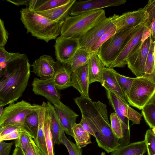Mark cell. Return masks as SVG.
Returning a JSON list of instances; mask_svg holds the SVG:
<instances>
[{"mask_svg": "<svg viewBox=\"0 0 155 155\" xmlns=\"http://www.w3.org/2000/svg\"><path fill=\"white\" fill-rule=\"evenodd\" d=\"M32 139V137L28 133L22 132L19 137L15 140V147L20 148L25 154Z\"/></svg>", "mask_w": 155, "mask_h": 155, "instance_id": "cell-40", "label": "cell"}, {"mask_svg": "<svg viewBox=\"0 0 155 155\" xmlns=\"http://www.w3.org/2000/svg\"><path fill=\"white\" fill-rule=\"evenodd\" d=\"M91 54L88 50L79 48L71 60L67 64L70 66L72 72L87 64Z\"/></svg>", "mask_w": 155, "mask_h": 155, "instance_id": "cell-25", "label": "cell"}, {"mask_svg": "<svg viewBox=\"0 0 155 155\" xmlns=\"http://www.w3.org/2000/svg\"><path fill=\"white\" fill-rule=\"evenodd\" d=\"M20 53H10L7 51L5 47H0V71L4 69L8 63L13 58L18 55Z\"/></svg>", "mask_w": 155, "mask_h": 155, "instance_id": "cell-41", "label": "cell"}, {"mask_svg": "<svg viewBox=\"0 0 155 155\" xmlns=\"http://www.w3.org/2000/svg\"><path fill=\"white\" fill-rule=\"evenodd\" d=\"M106 94L110 104L121 122L123 131H126L129 130L130 129L129 120L122 113L119 107L117 97L107 90Z\"/></svg>", "mask_w": 155, "mask_h": 155, "instance_id": "cell-26", "label": "cell"}, {"mask_svg": "<svg viewBox=\"0 0 155 155\" xmlns=\"http://www.w3.org/2000/svg\"><path fill=\"white\" fill-rule=\"evenodd\" d=\"M56 65V61L52 57L47 55L41 56L31 65L33 67L32 72L43 79L53 78Z\"/></svg>", "mask_w": 155, "mask_h": 155, "instance_id": "cell-15", "label": "cell"}, {"mask_svg": "<svg viewBox=\"0 0 155 155\" xmlns=\"http://www.w3.org/2000/svg\"><path fill=\"white\" fill-rule=\"evenodd\" d=\"M6 1L17 6L25 5L28 6L29 5L30 0H6Z\"/></svg>", "mask_w": 155, "mask_h": 155, "instance_id": "cell-47", "label": "cell"}, {"mask_svg": "<svg viewBox=\"0 0 155 155\" xmlns=\"http://www.w3.org/2000/svg\"><path fill=\"white\" fill-rule=\"evenodd\" d=\"M13 142L6 143L4 141H0V155H9Z\"/></svg>", "mask_w": 155, "mask_h": 155, "instance_id": "cell-44", "label": "cell"}, {"mask_svg": "<svg viewBox=\"0 0 155 155\" xmlns=\"http://www.w3.org/2000/svg\"><path fill=\"white\" fill-rule=\"evenodd\" d=\"M79 39L61 35L55 40V54L57 61L68 64L79 48Z\"/></svg>", "mask_w": 155, "mask_h": 155, "instance_id": "cell-9", "label": "cell"}, {"mask_svg": "<svg viewBox=\"0 0 155 155\" xmlns=\"http://www.w3.org/2000/svg\"><path fill=\"white\" fill-rule=\"evenodd\" d=\"M148 16V13L144 8L118 15L114 21L116 33L142 25Z\"/></svg>", "mask_w": 155, "mask_h": 155, "instance_id": "cell-11", "label": "cell"}, {"mask_svg": "<svg viewBox=\"0 0 155 155\" xmlns=\"http://www.w3.org/2000/svg\"><path fill=\"white\" fill-rule=\"evenodd\" d=\"M40 109L29 114L25 120L26 126L33 134L34 141L37 136L39 122L38 112Z\"/></svg>", "mask_w": 155, "mask_h": 155, "instance_id": "cell-32", "label": "cell"}, {"mask_svg": "<svg viewBox=\"0 0 155 155\" xmlns=\"http://www.w3.org/2000/svg\"><path fill=\"white\" fill-rule=\"evenodd\" d=\"M9 33L6 30L4 25V22L0 19V47H5L7 42Z\"/></svg>", "mask_w": 155, "mask_h": 155, "instance_id": "cell-43", "label": "cell"}, {"mask_svg": "<svg viewBox=\"0 0 155 155\" xmlns=\"http://www.w3.org/2000/svg\"><path fill=\"white\" fill-rule=\"evenodd\" d=\"M41 107V105L31 104L24 100L10 104L4 109L0 115V127L18 125L30 130L26 124L25 119L29 114Z\"/></svg>", "mask_w": 155, "mask_h": 155, "instance_id": "cell-7", "label": "cell"}, {"mask_svg": "<svg viewBox=\"0 0 155 155\" xmlns=\"http://www.w3.org/2000/svg\"><path fill=\"white\" fill-rule=\"evenodd\" d=\"M151 129L154 134H155V128H153Z\"/></svg>", "mask_w": 155, "mask_h": 155, "instance_id": "cell-51", "label": "cell"}, {"mask_svg": "<svg viewBox=\"0 0 155 155\" xmlns=\"http://www.w3.org/2000/svg\"><path fill=\"white\" fill-rule=\"evenodd\" d=\"M144 140L147 147V155L155 154V134L151 129L146 131Z\"/></svg>", "mask_w": 155, "mask_h": 155, "instance_id": "cell-39", "label": "cell"}, {"mask_svg": "<svg viewBox=\"0 0 155 155\" xmlns=\"http://www.w3.org/2000/svg\"><path fill=\"white\" fill-rule=\"evenodd\" d=\"M87 117L96 126L94 137L99 147L107 153H111L120 146L119 139L110 124L106 104L99 101L96 102L95 106Z\"/></svg>", "mask_w": 155, "mask_h": 155, "instance_id": "cell-3", "label": "cell"}, {"mask_svg": "<svg viewBox=\"0 0 155 155\" xmlns=\"http://www.w3.org/2000/svg\"><path fill=\"white\" fill-rule=\"evenodd\" d=\"M141 25L116 33L102 45L97 54L106 67L114 62L128 38Z\"/></svg>", "mask_w": 155, "mask_h": 155, "instance_id": "cell-6", "label": "cell"}, {"mask_svg": "<svg viewBox=\"0 0 155 155\" xmlns=\"http://www.w3.org/2000/svg\"><path fill=\"white\" fill-rule=\"evenodd\" d=\"M106 18L105 11L102 9L69 16L64 21L61 35L80 40Z\"/></svg>", "mask_w": 155, "mask_h": 155, "instance_id": "cell-4", "label": "cell"}, {"mask_svg": "<svg viewBox=\"0 0 155 155\" xmlns=\"http://www.w3.org/2000/svg\"><path fill=\"white\" fill-rule=\"evenodd\" d=\"M55 71L53 77L56 88L62 90L71 86L72 72L68 64L56 61Z\"/></svg>", "mask_w": 155, "mask_h": 155, "instance_id": "cell-19", "label": "cell"}, {"mask_svg": "<svg viewBox=\"0 0 155 155\" xmlns=\"http://www.w3.org/2000/svg\"><path fill=\"white\" fill-rule=\"evenodd\" d=\"M105 67L98 56L91 54L88 63V74L90 84L100 82L102 71Z\"/></svg>", "mask_w": 155, "mask_h": 155, "instance_id": "cell-23", "label": "cell"}, {"mask_svg": "<svg viewBox=\"0 0 155 155\" xmlns=\"http://www.w3.org/2000/svg\"><path fill=\"white\" fill-rule=\"evenodd\" d=\"M31 85L35 94L45 97L53 105H58L61 102L60 94L53 78L43 79L35 78Z\"/></svg>", "mask_w": 155, "mask_h": 155, "instance_id": "cell-12", "label": "cell"}, {"mask_svg": "<svg viewBox=\"0 0 155 155\" xmlns=\"http://www.w3.org/2000/svg\"><path fill=\"white\" fill-rule=\"evenodd\" d=\"M116 33V28L114 25L101 37L91 47L89 50L90 53L97 54L102 45Z\"/></svg>", "mask_w": 155, "mask_h": 155, "instance_id": "cell-35", "label": "cell"}, {"mask_svg": "<svg viewBox=\"0 0 155 155\" xmlns=\"http://www.w3.org/2000/svg\"><path fill=\"white\" fill-rule=\"evenodd\" d=\"M153 72H154V74H155V64L154 69V71H153Z\"/></svg>", "mask_w": 155, "mask_h": 155, "instance_id": "cell-52", "label": "cell"}, {"mask_svg": "<svg viewBox=\"0 0 155 155\" xmlns=\"http://www.w3.org/2000/svg\"><path fill=\"white\" fill-rule=\"evenodd\" d=\"M149 101L152 103L155 107V90Z\"/></svg>", "mask_w": 155, "mask_h": 155, "instance_id": "cell-50", "label": "cell"}, {"mask_svg": "<svg viewBox=\"0 0 155 155\" xmlns=\"http://www.w3.org/2000/svg\"><path fill=\"white\" fill-rule=\"evenodd\" d=\"M34 145L37 155H45L38 147L34 140Z\"/></svg>", "mask_w": 155, "mask_h": 155, "instance_id": "cell-49", "label": "cell"}, {"mask_svg": "<svg viewBox=\"0 0 155 155\" xmlns=\"http://www.w3.org/2000/svg\"><path fill=\"white\" fill-rule=\"evenodd\" d=\"M16 131L28 133L32 137L33 139V134L30 130L24 126L18 125H7L0 127V137Z\"/></svg>", "mask_w": 155, "mask_h": 155, "instance_id": "cell-38", "label": "cell"}, {"mask_svg": "<svg viewBox=\"0 0 155 155\" xmlns=\"http://www.w3.org/2000/svg\"><path fill=\"white\" fill-rule=\"evenodd\" d=\"M145 27L144 23L129 37L116 59L109 68L123 67L127 64V58L141 42Z\"/></svg>", "mask_w": 155, "mask_h": 155, "instance_id": "cell-14", "label": "cell"}, {"mask_svg": "<svg viewBox=\"0 0 155 155\" xmlns=\"http://www.w3.org/2000/svg\"><path fill=\"white\" fill-rule=\"evenodd\" d=\"M142 114L151 129L155 128V107L149 101L142 109Z\"/></svg>", "mask_w": 155, "mask_h": 155, "instance_id": "cell-33", "label": "cell"}, {"mask_svg": "<svg viewBox=\"0 0 155 155\" xmlns=\"http://www.w3.org/2000/svg\"><path fill=\"white\" fill-rule=\"evenodd\" d=\"M12 155H25L21 149L19 147H15Z\"/></svg>", "mask_w": 155, "mask_h": 155, "instance_id": "cell-48", "label": "cell"}, {"mask_svg": "<svg viewBox=\"0 0 155 155\" xmlns=\"http://www.w3.org/2000/svg\"><path fill=\"white\" fill-rule=\"evenodd\" d=\"M115 75L125 96L129 91L134 78H129L121 75L116 71L115 72Z\"/></svg>", "mask_w": 155, "mask_h": 155, "instance_id": "cell-37", "label": "cell"}, {"mask_svg": "<svg viewBox=\"0 0 155 155\" xmlns=\"http://www.w3.org/2000/svg\"><path fill=\"white\" fill-rule=\"evenodd\" d=\"M22 132L16 131L10 133L0 137V141L17 139L19 137Z\"/></svg>", "mask_w": 155, "mask_h": 155, "instance_id": "cell-45", "label": "cell"}, {"mask_svg": "<svg viewBox=\"0 0 155 155\" xmlns=\"http://www.w3.org/2000/svg\"><path fill=\"white\" fill-rule=\"evenodd\" d=\"M120 110L124 115L129 120H131L133 124L140 123L142 115L135 110L131 108L127 102H125L117 97Z\"/></svg>", "mask_w": 155, "mask_h": 155, "instance_id": "cell-28", "label": "cell"}, {"mask_svg": "<svg viewBox=\"0 0 155 155\" xmlns=\"http://www.w3.org/2000/svg\"><path fill=\"white\" fill-rule=\"evenodd\" d=\"M154 44V41L152 38L145 63V75L151 74L154 71L155 64Z\"/></svg>", "mask_w": 155, "mask_h": 155, "instance_id": "cell-34", "label": "cell"}, {"mask_svg": "<svg viewBox=\"0 0 155 155\" xmlns=\"http://www.w3.org/2000/svg\"><path fill=\"white\" fill-rule=\"evenodd\" d=\"M47 103L48 106L50 129L54 146L55 144L62 143V135L64 131L53 105L49 101Z\"/></svg>", "mask_w": 155, "mask_h": 155, "instance_id": "cell-20", "label": "cell"}, {"mask_svg": "<svg viewBox=\"0 0 155 155\" xmlns=\"http://www.w3.org/2000/svg\"><path fill=\"white\" fill-rule=\"evenodd\" d=\"M89 85L88 63L72 72L71 86L77 89L81 96L89 97Z\"/></svg>", "mask_w": 155, "mask_h": 155, "instance_id": "cell-18", "label": "cell"}, {"mask_svg": "<svg viewBox=\"0 0 155 155\" xmlns=\"http://www.w3.org/2000/svg\"><path fill=\"white\" fill-rule=\"evenodd\" d=\"M76 0H70L67 4L52 9L36 12L38 14L55 21H64L70 15L71 9Z\"/></svg>", "mask_w": 155, "mask_h": 155, "instance_id": "cell-21", "label": "cell"}, {"mask_svg": "<svg viewBox=\"0 0 155 155\" xmlns=\"http://www.w3.org/2000/svg\"><path fill=\"white\" fill-rule=\"evenodd\" d=\"M147 151L145 140L119 146L111 155H143Z\"/></svg>", "mask_w": 155, "mask_h": 155, "instance_id": "cell-24", "label": "cell"}, {"mask_svg": "<svg viewBox=\"0 0 155 155\" xmlns=\"http://www.w3.org/2000/svg\"><path fill=\"white\" fill-rule=\"evenodd\" d=\"M118 15L114 14L111 16L106 17L93 28L79 40V48H85L89 51L92 45L101 37L115 25L114 21Z\"/></svg>", "mask_w": 155, "mask_h": 155, "instance_id": "cell-10", "label": "cell"}, {"mask_svg": "<svg viewBox=\"0 0 155 155\" xmlns=\"http://www.w3.org/2000/svg\"><path fill=\"white\" fill-rule=\"evenodd\" d=\"M126 0H87L76 1L71 9L70 15L74 16L102 8L124 4Z\"/></svg>", "mask_w": 155, "mask_h": 155, "instance_id": "cell-13", "label": "cell"}, {"mask_svg": "<svg viewBox=\"0 0 155 155\" xmlns=\"http://www.w3.org/2000/svg\"><path fill=\"white\" fill-rule=\"evenodd\" d=\"M155 44H154V52L155 53V40L154 41Z\"/></svg>", "mask_w": 155, "mask_h": 155, "instance_id": "cell-53", "label": "cell"}, {"mask_svg": "<svg viewBox=\"0 0 155 155\" xmlns=\"http://www.w3.org/2000/svg\"><path fill=\"white\" fill-rule=\"evenodd\" d=\"M153 155H155V154H153Z\"/></svg>", "mask_w": 155, "mask_h": 155, "instance_id": "cell-54", "label": "cell"}, {"mask_svg": "<svg viewBox=\"0 0 155 155\" xmlns=\"http://www.w3.org/2000/svg\"><path fill=\"white\" fill-rule=\"evenodd\" d=\"M45 142L48 155H54L52 136L50 129V118L48 106L45 113L44 124Z\"/></svg>", "mask_w": 155, "mask_h": 155, "instance_id": "cell-31", "label": "cell"}, {"mask_svg": "<svg viewBox=\"0 0 155 155\" xmlns=\"http://www.w3.org/2000/svg\"><path fill=\"white\" fill-rule=\"evenodd\" d=\"M64 132L62 134L61 143L68 150L69 155H82L81 148L78 147L76 144L74 143L66 137Z\"/></svg>", "mask_w": 155, "mask_h": 155, "instance_id": "cell-42", "label": "cell"}, {"mask_svg": "<svg viewBox=\"0 0 155 155\" xmlns=\"http://www.w3.org/2000/svg\"><path fill=\"white\" fill-rule=\"evenodd\" d=\"M149 15L148 19L145 22L146 27L150 31L152 38L155 40V0H150L143 8Z\"/></svg>", "mask_w": 155, "mask_h": 155, "instance_id": "cell-30", "label": "cell"}, {"mask_svg": "<svg viewBox=\"0 0 155 155\" xmlns=\"http://www.w3.org/2000/svg\"><path fill=\"white\" fill-rule=\"evenodd\" d=\"M70 0H36L34 11L36 12L49 10L64 5Z\"/></svg>", "mask_w": 155, "mask_h": 155, "instance_id": "cell-29", "label": "cell"}, {"mask_svg": "<svg viewBox=\"0 0 155 155\" xmlns=\"http://www.w3.org/2000/svg\"><path fill=\"white\" fill-rule=\"evenodd\" d=\"M113 68L105 67L103 69L100 83L106 90L116 95L125 102H127L124 94L116 79Z\"/></svg>", "mask_w": 155, "mask_h": 155, "instance_id": "cell-17", "label": "cell"}, {"mask_svg": "<svg viewBox=\"0 0 155 155\" xmlns=\"http://www.w3.org/2000/svg\"><path fill=\"white\" fill-rule=\"evenodd\" d=\"M73 131L74 138L79 148H81L91 143L90 134L84 129L80 123L74 124Z\"/></svg>", "mask_w": 155, "mask_h": 155, "instance_id": "cell-27", "label": "cell"}, {"mask_svg": "<svg viewBox=\"0 0 155 155\" xmlns=\"http://www.w3.org/2000/svg\"><path fill=\"white\" fill-rule=\"evenodd\" d=\"M53 106L64 132L74 138L73 127L78 115L61 102L58 105Z\"/></svg>", "mask_w": 155, "mask_h": 155, "instance_id": "cell-16", "label": "cell"}, {"mask_svg": "<svg viewBox=\"0 0 155 155\" xmlns=\"http://www.w3.org/2000/svg\"><path fill=\"white\" fill-rule=\"evenodd\" d=\"M20 19L27 33L38 39L48 42L56 40L61 34L64 21H55L30 10L28 7L22 8L20 11Z\"/></svg>", "mask_w": 155, "mask_h": 155, "instance_id": "cell-2", "label": "cell"}, {"mask_svg": "<svg viewBox=\"0 0 155 155\" xmlns=\"http://www.w3.org/2000/svg\"><path fill=\"white\" fill-rule=\"evenodd\" d=\"M151 35L140 43L127 59L128 68L137 77L145 74V65L152 39Z\"/></svg>", "mask_w": 155, "mask_h": 155, "instance_id": "cell-8", "label": "cell"}, {"mask_svg": "<svg viewBox=\"0 0 155 155\" xmlns=\"http://www.w3.org/2000/svg\"><path fill=\"white\" fill-rule=\"evenodd\" d=\"M155 90V74L134 78L130 89L125 96L131 106L142 110L149 101Z\"/></svg>", "mask_w": 155, "mask_h": 155, "instance_id": "cell-5", "label": "cell"}, {"mask_svg": "<svg viewBox=\"0 0 155 155\" xmlns=\"http://www.w3.org/2000/svg\"><path fill=\"white\" fill-rule=\"evenodd\" d=\"M27 56L19 54L10 61L6 68L0 71V106L14 103L22 96L30 76Z\"/></svg>", "mask_w": 155, "mask_h": 155, "instance_id": "cell-1", "label": "cell"}, {"mask_svg": "<svg viewBox=\"0 0 155 155\" xmlns=\"http://www.w3.org/2000/svg\"><path fill=\"white\" fill-rule=\"evenodd\" d=\"M48 106V103L45 102L41 105V107L38 112L39 122L37 136L36 139L34 141L38 147L45 155H48L44 131L45 113Z\"/></svg>", "mask_w": 155, "mask_h": 155, "instance_id": "cell-22", "label": "cell"}, {"mask_svg": "<svg viewBox=\"0 0 155 155\" xmlns=\"http://www.w3.org/2000/svg\"><path fill=\"white\" fill-rule=\"evenodd\" d=\"M110 119L112 129L114 134L119 139V143L123 137L121 122L115 112L110 114Z\"/></svg>", "mask_w": 155, "mask_h": 155, "instance_id": "cell-36", "label": "cell"}, {"mask_svg": "<svg viewBox=\"0 0 155 155\" xmlns=\"http://www.w3.org/2000/svg\"><path fill=\"white\" fill-rule=\"evenodd\" d=\"M34 139H32L24 154L25 155H37L34 145Z\"/></svg>", "mask_w": 155, "mask_h": 155, "instance_id": "cell-46", "label": "cell"}]
</instances>
